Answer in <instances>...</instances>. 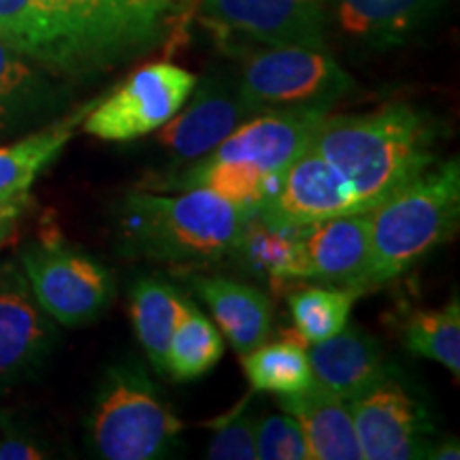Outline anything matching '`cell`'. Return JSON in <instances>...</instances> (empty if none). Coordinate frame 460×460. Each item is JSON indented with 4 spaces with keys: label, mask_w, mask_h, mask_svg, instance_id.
<instances>
[{
    "label": "cell",
    "mask_w": 460,
    "mask_h": 460,
    "mask_svg": "<svg viewBox=\"0 0 460 460\" xmlns=\"http://www.w3.org/2000/svg\"><path fill=\"white\" fill-rule=\"evenodd\" d=\"M307 356L315 386L345 401L386 376L382 345L358 326H345L337 335L314 343Z\"/></svg>",
    "instance_id": "obj_16"
},
{
    "label": "cell",
    "mask_w": 460,
    "mask_h": 460,
    "mask_svg": "<svg viewBox=\"0 0 460 460\" xmlns=\"http://www.w3.org/2000/svg\"><path fill=\"white\" fill-rule=\"evenodd\" d=\"M181 420L163 399L141 360L124 358L105 371L88 416L92 450L105 460H154L175 447Z\"/></svg>",
    "instance_id": "obj_4"
},
{
    "label": "cell",
    "mask_w": 460,
    "mask_h": 460,
    "mask_svg": "<svg viewBox=\"0 0 460 460\" xmlns=\"http://www.w3.org/2000/svg\"><path fill=\"white\" fill-rule=\"evenodd\" d=\"M183 298L177 288L160 278H141L130 290V318L149 365L164 373L166 348L180 318Z\"/></svg>",
    "instance_id": "obj_21"
},
{
    "label": "cell",
    "mask_w": 460,
    "mask_h": 460,
    "mask_svg": "<svg viewBox=\"0 0 460 460\" xmlns=\"http://www.w3.org/2000/svg\"><path fill=\"white\" fill-rule=\"evenodd\" d=\"M252 394L234 407L228 416L211 420L214 429L207 458L211 460H254L256 458V416L247 410Z\"/></svg>",
    "instance_id": "obj_30"
},
{
    "label": "cell",
    "mask_w": 460,
    "mask_h": 460,
    "mask_svg": "<svg viewBox=\"0 0 460 460\" xmlns=\"http://www.w3.org/2000/svg\"><path fill=\"white\" fill-rule=\"evenodd\" d=\"M224 356L220 331L203 315L197 305L183 298L180 318L172 329L164 358V376L186 384L203 377Z\"/></svg>",
    "instance_id": "obj_23"
},
{
    "label": "cell",
    "mask_w": 460,
    "mask_h": 460,
    "mask_svg": "<svg viewBox=\"0 0 460 460\" xmlns=\"http://www.w3.org/2000/svg\"><path fill=\"white\" fill-rule=\"evenodd\" d=\"M49 101V90L24 54L0 37V130L31 122Z\"/></svg>",
    "instance_id": "obj_28"
},
{
    "label": "cell",
    "mask_w": 460,
    "mask_h": 460,
    "mask_svg": "<svg viewBox=\"0 0 460 460\" xmlns=\"http://www.w3.org/2000/svg\"><path fill=\"white\" fill-rule=\"evenodd\" d=\"M197 94L192 102L171 118L158 135L160 147L172 158V163H190L203 158L220 146L226 137L250 119L254 111L241 99L239 82L228 77H207L197 82Z\"/></svg>",
    "instance_id": "obj_14"
},
{
    "label": "cell",
    "mask_w": 460,
    "mask_h": 460,
    "mask_svg": "<svg viewBox=\"0 0 460 460\" xmlns=\"http://www.w3.org/2000/svg\"><path fill=\"white\" fill-rule=\"evenodd\" d=\"M324 115L305 111H264L239 124L220 146L199 160L247 163L278 177L312 143Z\"/></svg>",
    "instance_id": "obj_15"
},
{
    "label": "cell",
    "mask_w": 460,
    "mask_h": 460,
    "mask_svg": "<svg viewBox=\"0 0 460 460\" xmlns=\"http://www.w3.org/2000/svg\"><path fill=\"white\" fill-rule=\"evenodd\" d=\"M45 454L32 444L20 430L4 427V437L0 441V458L4 460H37Z\"/></svg>",
    "instance_id": "obj_32"
},
{
    "label": "cell",
    "mask_w": 460,
    "mask_h": 460,
    "mask_svg": "<svg viewBox=\"0 0 460 460\" xmlns=\"http://www.w3.org/2000/svg\"><path fill=\"white\" fill-rule=\"evenodd\" d=\"M356 435L367 460L427 458L430 422L427 410L396 379L382 376L349 399Z\"/></svg>",
    "instance_id": "obj_10"
},
{
    "label": "cell",
    "mask_w": 460,
    "mask_h": 460,
    "mask_svg": "<svg viewBox=\"0 0 460 460\" xmlns=\"http://www.w3.org/2000/svg\"><path fill=\"white\" fill-rule=\"evenodd\" d=\"M28 199H13V200H0V247L13 237L17 220H20L22 211H24Z\"/></svg>",
    "instance_id": "obj_33"
},
{
    "label": "cell",
    "mask_w": 460,
    "mask_h": 460,
    "mask_svg": "<svg viewBox=\"0 0 460 460\" xmlns=\"http://www.w3.org/2000/svg\"><path fill=\"white\" fill-rule=\"evenodd\" d=\"M190 281L209 307L217 331L224 332L239 356L267 341L273 329V303L262 290L220 275H194Z\"/></svg>",
    "instance_id": "obj_17"
},
{
    "label": "cell",
    "mask_w": 460,
    "mask_h": 460,
    "mask_svg": "<svg viewBox=\"0 0 460 460\" xmlns=\"http://www.w3.org/2000/svg\"><path fill=\"white\" fill-rule=\"evenodd\" d=\"M200 17L264 48L324 45V0H200Z\"/></svg>",
    "instance_id": "obj_12"
},
{
    "label": "cell",
    "mask_w": 460,
    "mask_h": 460,
    "mask_svg": "<svg viewBox=\"0 0 460 460\" xmlns=\"http://www.w3.org/2000/svg\"><path fill=\"white\" fill-rule=\"evenodd\" d=\"M402 343L413 356L444 365L458 379L460 373V303L452 298L441 309L411 314L402 326Z\"/></svg>",
    "instance_id": "obj_29"
},
{
    "label": "cell",
    "mask_w": 460,
    "mask_h": 460,
    "mask_svg": "<svg viewBox=\"0 0 460 460\" xmlns=\"http://www.w3.org/2000/svg\"><path fill=\"white\" fill-rule=\"evenodd\" d=\"M460 222L456 158L427 169L369 211L371 261L365 288L384 286L446 243Z\"/></svg>",
    "instance_id": "obj_3"
},
{
    "label": "cell",
    "mask_w": 460,
    "mask_h": 460,
    "mask_svg": "<svg viewBox=\"0 0 460 460\" xmlns=\"http://www.w3.org/2000/svg\"><path fill=\"white\" fill-rule=\"evenodd\" d=\"M256 458L309 460L301 424L288 413H271L256 420Z\"/></svg>",
    "instance_id": "obj_31"
},
{
    "label": "cell",
    "mask_w": 460,
    "mask_h": 460,
    "mask_svg": "<svg viewBox=\"0 0 460 460\" xmlns=\"http://www.w3.org/2000/svg\"><path fill=\"white\" fill-rule=\"evenodd\" d=\"M279 407L301 424L309 460H362L349 402L312 382L303 393L279 396Z\"/></svg>",
    "instance_id": "obj_18"
},
{
    "label": "cell",
    "mask_w": 460,
    "mask_h": 460,
    "mask_svg": "<svg viewBox=\"0 0 460 460\" xmlns=\"http://www.w3.org/2000/svg\"><path fill=\"white\" fill-rule=\"evenodd\" d=\"M439 0H335L341 31L373 45L405 41L435 13Z\"/></svg>",
    "instance_id": "obj_20"
},
{
    "label": "cell",
    "mask_w": 460,
    "mask_h": 460,
    "mask_svg": "<svg viewBox=\"0 0 460 460\" xmlns=\"http://www.w3.org/2000/svg\"><path fill=\"white\" fill-rule=\"evenodd\" d=\"M256 216L279 230H301L329 217L362 209L352 183L309 146L275 177Z\"/></svg>",
    "instance_id": "obj_9"
},
{
    "label": "cell",
    "mask_w": 460,
    "mask_h": 460,
    "mask_svg": "<svg viewBox=\"0 0 460 460\" xmlns=\"http://www.w3.org/2000/svg\"><path fill=\"white\" fill-rule=\"evenodd\" d=\"M427 458H435V460H458V458H460L458 439H446V441H441V444L430 446Z\"/></svg>",
    "instance_id": "obj_34"
},
{
    "label": "cell",
    "mask_w": 460,
    "mask_h": 460,
    "mask_svg": "<svg viewBox=\"0 0 460 460\" xmlns=\"http://www.w3.org/2000/svg\"><path fill=\"white\" fill-rule=\"evenodd\" d=\"M352 88V77L324 45H273L247 58L241 99L256 113L326 111Z\"/></svg>",
    "instance_id": "obj_5"
},
{
    "label": "cell",
    "mask_w": 460,
    "mask_h": 460,
    "mask_svg": "<svg viewBox=\"0 0 460 460\" xmlns=\"http://www.w3.org/2000/svg\"><path fill=\"white\" fill-rule=\"evenodd\" d=\"M82 68L111 65L163 39L180 0H41Z\"/></svg>",
    "instance_id": "obj_6"
},
{
    "label": "cell",
    "mask_w": 460,
    "mask_h": 460,
    "mask_svg": "<svg viewBox=\"0 0 460 460\" xmlns=\"http://www.w3.org/2000/svg\"><path fill=\"white\" fill-rule=\"evenodd\" d=\"M435 137L418 109L396 102L365 115H324L309 146L337 166L362 209L371 211L435 164Z\"/></svg>",
    "instance_id": "obj_1"
},
{
    "label": "cell",
    "mask_w": 460,
    "mask_h": 460,
    "mask_svg": "<svg viewBox=\"0 0 460 460\" xmlns=\"http://www.w3.org/2000/svg\"><path fill=\"white\" fill-rule=\"evenodd\" d=\"M252 211L205 188L175 197L130 192L119 211L122 250L180 267L217 262L233 254Z\"/></svg>",
    "instance_id": "obj_2"
},
{
    "label": "cell",
    "mask_w": 460,
    "mask_h": 460,
    "mask_svg": "<svg viewBox=\"0 0 460 460\" xmlns=\"http://www.w3.org/2000/svg\"><path fill=\"white\" fill-rule=\"evenodd\" d=\"M199 79L171 62H154L130 75L107 99L90 105L84 132L102 141H135L156 132L186 105Z\"/></svg>",
    "instance_id": "obj_8"
},
{
    "label": "cell",
    "mask_w": 460,
    "mask_h": 460,
    "mask_svg": "<svg viewBox=\"0 0 460 460\" xmlns=\"http://www.w3.org/2000/svg\"><path fill=\"white\" fill-rule=\"evenodd\" d=\"M369 261V211L329 217L295 233V284L320 281L365 292Z\"/></svg>",
    "instance_id": "obj_11"
},
{
    "label": "cell",
    "mask_w": 460,
    "mask_h": 460,
    "mask_svg": "<svg viewBox=\"0 0 460 460\" xmlns=\"http://www.w3.org/2000/svg\"><path fill=\"white\" fill-rule=\"evenodd\" d=\"M22 269L39 307L62 326L99 320L115 296L107 267L62 243H34L22 254Z\"/></svg>",
    "instance_id": "obj_7"
},
{
    "label": "cell",
    "mask_w": 460,
    "mask_h": 460,
    "mask_svg": "<svg viewBox=\"0 0 460 460\" xmlns=\"http://www.w3.org/2000/svg\"><path fill=\"white\" fill-rule=\"evenodd\" d=\"M295 233L269 226L252 211L230 256H237L245 271L267 281L275 292H281L295 284Z\"/></svg>",
    "instance_id": "obj_25"
},
{
    "label": "cell",
    "mask_w": 460,
    "mask_h": 460,
    "mask_svg": "<svg viewBox=\"0 0 460 460\" xmlns=\"http://www.w3.org/2000/svg\"><path fill=\"white\" fill-rule=\"evenodd\" d=\"M56 322L15 264L0 267V393L31 377L56 345Z\"/></svg>",
    "instance_id": "obj_13"
},
{
    "label": "cell",
    "mask_w": 460,
    "mask_h": 460,
    "mask_svg": "<svg viewBox=\"0 0 460 460\" xmlns=\"http://www.w3.org/2000/svg\"><path fill=\"white\" fill-rule=\"evenodd\" d=\"M88 109L73 118L58 122L49 128L26 137L15 146L0 147V200L28 199L31 186L39 172L54 163L60 152L71 141L75 126Z\"/></svg>",
    "instance_id": "obj_22"
},
{
    "label": "cell",
    "mask_w": 460,
    "mask_h": 460,
    "mask_svg": "<svg viewBox=\"0 0 460 460\" xmlns=\"http://www.w3.org/2000/svg\"><path fill=\"white\" fill-rule=\"evenodd\" d=\"M362 295L356 288L303 286L288 295L292 324L307 345L320 343L348 326L354 301Z\"/></svg>",
    "instance_id": "obj_27"
},
{
    "label": "cell",
    "mask_w": 460,
    "mask_h": 460,
    "mask_svg": "<svg viewBox=\"0 0 460 460\" xmlns=\"http://www.w3.org/2000/svg\"><path fill=\"white\" fill-rule=\"evenodd\" d=\"M273 180V175L254 164L233 163V160H199L186 172H180L175 180L166 181V186L180 190L205 188L230 203L256 209L258 203L267 197Z\"/></svg>",
    "instance_id": "obj_26"
},
{
    "label": "cell",
    "mask_w": 460,
    "mask_h": 460,
    "mask_svg": "<svg viewBox=\"0 0 460 460\" xmlns=\"http://www.w3.org/2000/svg\"><path fill=\"white\" fill-rule=\"evenodd\" d=\"M241 367L247 382L258 393L296 394L314 382L307 343L298 337L296 331H290L279 341H264L252 352L241 354Z\"/></svg>",
    "instance_id": "obj_24"
},
{
    "label": "cell",
    "mask_w": 460,
    "mask_h": 460,
    "mask_svg": "<svg viewBox=\"0 0 460 460\" xmlns=\"http://www.w3.org/2000/svg\"><path fill=\"white\" fill-rule=\"evenodd\" d=\"M0 37L28 60L62 73L82 71L77 56L41 0H0Z\"/></svg>",
    "instance_id": "obj_19"
}]
</instances>
